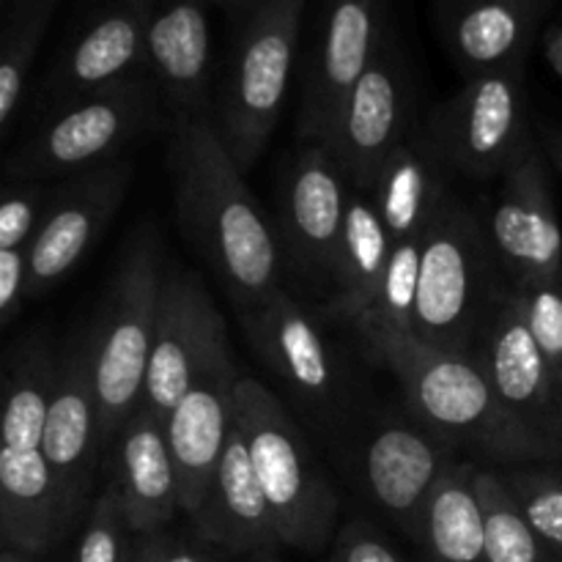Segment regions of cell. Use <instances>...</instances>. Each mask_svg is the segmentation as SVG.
<instances>
[{"instance_id": "52a82bcc", "label": "cell", "mask_w": 562, "mask_h": 562, "mask_svg": "<svg viewBox=\"0 0 562 562\" xmlns=\"http://www.w3.org/2000/svg\"><path fill=\"white\" fill-rule=\"evenodd\" d=\"M165 102L151 75L99 88L44 115L27 140L5 157V179L58 181L121 159L151 126Z\"/></svg>"}, {"instance_id": "8fae6325", "label": "cell", "mask_w": 562, "mask_h": 562, "mask_svg": "<svg viewBox=\"0 0 562 562\" xmlns=\"http://www.w3.org/2000/svg\"><path fill=\"white\" fill-rule=\"evenodd\" d=\"M225 357H231L228 333L206 285L187 269L165 267L143 409L165 423L179 401Z\"/></svg>"}, {"instance_id": "d6a6232c", "label": "cell", "mask_w": 562, "mask_h": 562, "mask_svg": "<svg viewBox=\"0 0 562 562\" xmlns=\"http://www.w3.org/2000/svg\"><path fill=\"white\" fill-rule=\"evenodd\" d=\"M503 481L538 541L562 562V472L549 464H521L503 472Z\"/></svg>"}, {"instance_id": "ffe728a7", "label": "cell", "mask_w": 562, "mask_h": 562, "mask_svg": "<svg viewBox=\"0 0 562 562\" xmlns=\"http://www.w3.org/2000/svg\"><path fill=\"white\" fill-rule=\"evenodd\" d=\"M351 181L322 143H305L291 159L280 190V228L302 272L333 274L351 201Z\"/></svg>"}, {"instance_id": "f1b7e54d", "label": "cell", "mask_w": 562, "mask_h": 562, "mask_svg": "<svg viewBox=\"0 0 562 562\" xmlns=\"http://www.w3.org/2000/svg\"><path fill=\"white\" fill-rule=\"evenodd\" d=\"M55 181L5 179L0 203V324L9 327L27 300L31 245L53 203Z\"/></svg>"}, {"instance_id": "277c9868", "label": "cell", "mask_w": 562, "mask_h": 562, "mask_svg": "<svg viewBox=\"0 0 562 562\" xmlns=\"http://www.w3.org/2000/svg\"><path fill=\"white\" fill-rule=\"evenodd\" d=\"M234 420L245 437L283 547L311 554L333 547L338 536V494L278 395L258 379L239 376Z\"/></svg>"}, {"instance_id": "2e32d148", "label": "cell", "mask_w": 562, "mask_h": 562, "mask_svg": "<svg viewBox=\"0 0 562 562\" xmlns=\"http://www.w3.org/2000/svg\"><path fill=\"white\" fill-rule=\"evenodd\" d=\"M135 165L130 157L64 179L31 245L27 300L49 294L102 239L124 203Z\"/></svg>"}, {"instance_id": "ee69618b", "label": "cell", "mask_w": 562, "mask_h": 562, "mask_svg": "<svg viewBox=\"0 0 562 562\" xmlns=\"http://www.w3.org/2000/svg\"><path fill=\"white\" fill-rule=\"evenodd\" d=\"M14 3V0H0V9H5V5H11Z\"/></svg>"}, {"instance_id": "8992f818", "label": "cell", "mask_w": 562, "mask_h": 562, "mask_svg": "<svg viewBox=\"0 0 562 562\" xmlns=\"http://www.w3.org/2000/svg\"><path fill=\"white\" fill-rule=\"evenodd\" d=\"M488 234L467 203L450 192L423 234L420 280L412 335L426 346L472 355L499 285Z\"/></svg>"}, {"instance_id": "30bf717a", "label": "cell", "mask_w": 562, "mask_h": 562, "mask_svg": "<svg viewBox=\"0 0 562 562\" xmlns=\"http://www.w3.org/2000/svg\"><path fill=\"white\" fill-rule=\"evenodd\" d=\"M415 77L393 22L371 66L346 97L327 146L355 190L368 192L384 159L415 132Z\"/></svg>"}, {"instance_id": "7402d4cb", "label": "cell", "mask_w": 562, "mask_h": 562, "mask_svg": "<svg viewBox=\"0 0 562 562\" xmlns=\"http://www.w3.org/2000/svg\"><path fill=\"white\" fill-rule=\"evenodd\" d=\"M239 376L234 357H225L179 401V406L165 420V434L179 477L181 514H198L212 488L234 428V393Z\"/></svg>"}, {"instance_id": "e0dca14e", "label": "cell", "mask_w": 562, "mask_h": 562, "mask_svg": "<svg viewBox=\"0 0 562 562\" xmlns=\"http://www.w3.org/2000/svg\"><path fill=\"white\" fill-rule=\"evenodd\" d=\"M146 71V25L140 3L99 0L36 86L33 102L38 119L99 88L115 86Z\"/></svg>"}, {"instance_id": "44dd1931", "label": "cell", "mask_w": 562, "mask_h": 562, "mask_svg": "<svg viewBox=\"0 0 562 562\" xmlns=\"http://www.w3.org/2000/svg\"><path fill=\"white\" fill-rule=\"evenodd\" d=\"M456 450L420 423H384L362 448V486L371 503L412 541Z\"/></svg>"}, {"instance_id": "7c38bea8", "label": "cell", "mask_w": 562, "mask_h": 562, "mask_svg": "<svg viewBox=\"0 0 562 562\" xmlns=\"http://www.w3.org/2000/svg\"><path fill=\"white\" fill-rule=\"evenodd\" d=\"M472 357L486 373L499 404L530 434L562 456V393L552 362L532 338L514 285L494 294Z\"/></svg>"}, {"instance_id": "ba28073f", "label": "cell", "mask_w": 562, "mask_h": 562, "mask_svg": "<svg viewBox=\"0 0 562 562\" xmlns=\"http://www.w3.org/2000/svg\"><path fill=\"white\" fill-rule=\"evenodd\" d=\"M302 16L305 0H274L239 22L214 93V124L241 173L258 162L283 113Z\"/></svg>"}, {"instance_id": "b9f144b4", "label": "cell", "mask_w": 562, "mask_h": 562, "mask_svg": "<svg viewBox=\"0 0 562 562\" xmlns=\"http://www.w3.org/2000/svg\"><path fill=\"white\" fill-rule=\"evenodd\" d=\"M0 562H38V560H36V554H27V552H22V549L3 547V552H0Z\"/></svg>"}, {"instance_id": "60d3db41", "label": "cell", "mask_w": 562, "mask_h": 562, "mask_svg": "<svg viewBox=\"0 0 562 562\" xmlns=\"http://www.w3.org/2000/svg\"><path fill=\"white\" fill-rule=\"evenodd\" d=\"M214 9H223L225 14L236 16V20H247L250 14H256V11H261L263 5L274 3V0H212Z\"/></svg>"}, {"instance_id": "cb8c5ba5", "label": "cell", "mask_w": 562, "mask_h": 562, "mask_svg": "<svg viewBox=\"0 0 562 562\" xmlns=\"http://www.w3.org/2000/svg\"><path fill=\"white\" fill-rule=\"evenodd\" d=\"M108 488L137 538L165 532L181 514L179 477L165 423L143 406L113 442V477Z\"/></svg>"}, {"instance_id": "603a6c76", "label": "cell", "mask_w": 562, "mask_h": 562, "mask_svg": "<svg viewBox=\"0 0 562 562\" xmlns=\"http://www.w3.org/2000/svg\"><path fill=\"white\" fill-rule=\"evenodd\" d=\"M549 0H434L445 49L470 80L525 69Z\"/></svg>"}, {"instance_id": "e575fe53", "label": "cell", "mask_w": 562, "mask_h": 562, "mask_svg": "<svg viewBox=\"0 0 562 562\" xmlns=\"http://www.w3.org/2000/svg\"><path fill=\"white\" fill-rule=\"evenodd\" d=\"M519 296L521 313L532 338L541 346L554 373L562 368V280H536V283H510Z\"/></svg>"}, {"instance_id": "1f68e13d", "label": "cell", "mask_w": 562, "mask_h": 562, "mask_svg": "<svg viewBox=\"0 0 562 562\" xmlns=\"http://www.w3.org/2000/svg\"><path fill=\"white\" fill-rule=\"evenodd\" d=\"M420 239L395 241L384 278L373 294L371 305L362 318L351 327L357 333L366 329H393V333H412L417 305V280H420Z\"/></svg>"}, {"instance_id": "3957f363", "label": "cell", "mask_w": 562, "mask_h": 562, "mask_svg": "<svg viewBox=\"0 0 562 562\" xmlns=\"http://www.w3.org/2000/svg\"><path fill=\"white\" fill-rule=\"evenodd\" d=\"M55 360L44 335H33L16 349L5 376L3 448H0V536L3 547L44 554L66 536L60 525L58 492L44 453V420Z\"/></svg>"}, {"instance_id": "d590c367", "label": "cell", "mask_w": 562, "mask_h": 562, "mask_svg": "<svg viewBox=\"0 0 562 562\" xmlns=\"http://www.w3.org/2000/svg\"><path fill=\"white\" fill-rule=\"evenodd\" d=\"M329 562H404V558L373 521L357 516L335 536Z\"/></svg>"}, {"instance_id": "f546056e", "label": "cell", "mask_w": 562, "mask_h": 562, "mask_svg": "<svg viewBox=\"0 0 562 562\" xmlns=\"http://www.w3.org/2000/svg\"><path fill=\"white\" fill-rule=\"evenodd\" d=\"M60 0H14L3 9L0 31V132L9 135L31 86L47 27Z\"/></svg>"}, {"instance_id": "4316f807", "label": "cell", "mask_w": 562, "mask_h": 562, "mask_svg": "<svg viewBox=\"0 0 562 562\" xmlns=\"http://www.w3.org/2000/svg\"><path fill=\"white\" fill-rule=\"evenodd\" d=\"M393 247V236L384 228L371 195L351 190L344 234L329 274L335 291L327 305V316L349 324L360 322L382 283Z\"/></svg>"}, {"instance_id": "74e56055", "label": "cell", "mask_w": 562, "mask_h": 562, "mask_svg": "<svg viewBox=\"0 0 562 562\" xmlns=\"http://www.w3.org/2000/svg\"><path fill=\"white\" fill-rule=\"evenodd\" d=\"M538 143H541L543 154H547L549 165L558 170V176L562 179V130L558 124H547L543 121L541 130H538Z\"/></svg>"}, {"instance_id": "f35d334b", "label": "cell", "mask_w": 562, "mask_h": 562, "mask_svg": "<svg viewBox=\"0 0 562 562\" xmlns=\"http://www.w3.org/2000/svg\"><path fill=\"white\" fill-rule=\"evenodd\" d=\"M168 538H170L168 530L137 538L135 558H132V562H162L165 549H168Z\"/></svg>"}, {"instance_id": "83f0119b", "label": "cell", "mask_w": 562, "mask_h": 562, "mask_svg": "<svg viewBox=\"0 0 562 562\" xmlns=\"http://www.w3.org/2000/svg\"><path fill=\"white\" fill-rule=\"evenodd\" d=\"M415 543L423 562H488L477 464L456 459L445 470L428 499Z\"/></svg>"}, {"instance_id": "7a4b0ae2", "label": "cell", "mask_w": 562, "mask_h": 562, "mask_svg": "<svg viewBox=\"0 0 562 562\" xmlns=\"http://www.w3.org/2000/svg\"><path fill=\"white\" fill-rule=\"evenodd\" d=\"M360 338L368 355L398 379L415 423L453 450H472L481 459L510 467L562 459L499 404L472 355L434 349L412 333L393 329H366Z\"/></svg>"}, {"instance_id": "5b68a950", "label": "cell", "mask_w": 562, "mask_h": 562, "mask_svg": "<svg viewBox=\"0 0 562 562\" xmlns=\"http://www.w3.org/2000/svg\"><path fill=\"white\" fill-rule=\"evenodd\" d=\"M162 280L165 263L159 239L151 228H143L126 247L97 324L91 327L93 387L104 453L113 448L130 417L140 409Z\"/></svg>"}, {"instance_id": "4fadbf2b", "label": "cell", "mask_w": 562, "mask_h": 562, "mask_svg": "<svg viewBox=\"0 0 562 562\" xmlns=\"http://www.w3.org/2000/svg\"><path fill=\"white\" fill-rule=\"evenodd\" d=\"M44 453L55 477L60 525L66 532L80 519L97 467L104 456L99 401L93 387L91 329L77 333L58 351L47 420H44Z\"/></svg>"}, {"instance_id": "484cf974", "label": "cell", "mask_w": 562, "mask_h": 562, "mask_svg": "<svg viewBox=\"0 0 562 562\" xmlns=\"http://www.w3.org/2000/svg\"><path fill=\"white\" fill-rule=\"evenodd\" d=\"M448 173L423 126L390 151L368 195L393 241L420 239L426 234L434 214L450 195Z\"/></svg>"}, {"instance_id": "d6986e66", "label": "cell", "mask_w": 562, "mask_h": 562, "mask_svg": "<svg viewBox=\"0 0 562 562\" xmlns=\"http://www.w3.org/2000/svg\"><path fill=\"white\" fill-rule=\"evenodd\" d=\"M148 71L173 119H214L212 0H137Z\"/></svg>"}, {"instance_id": "8d00e7d4", "label": "cell", "mask_w": 562, "mask_h": 562, "mask_svg": "<svg viewBox=\"0 0 562 562\" xmlns=\"http://www.w3.org/2000/svg\"><path fill=\"white\" fill-rule=\"evenodd\" d=\"M220 552L223 549L212 547V543L198 538L192 530L190 536H173L170 532L162 562H220Z\"/></svg>"}, {"instance_id": "4dcf8cb0", "label": "cell", "mask_w": 562, "mask_h": 562, "mask_svg": "<svg viewBox=\"0 0 562 562\" xmlns=\"http://www.w3.org/2000/svg\"><path fill=\"white\" fill-rule=\"evenodd\" d=\"M477 492L486 510L488 562H554L516 508L503 472L477 467Z\"/></svg>"}, {"instance_id": "ac0fdd59", "label": "cell", "mask_w": 562, "mask_h": 562, "mask_svg": "<svg viewBox=\"0 0 562 562\" xmlns=\"http://www.w3.org/2000/svg\"><path fill=\"white\" fill-rule=\"evenodd\" d=\"M236 313L256 355L300 404L318 412H333L338 406L344 398L338 355L283 285Z\"/></svg>"}, {"instance_id": "9a60e30c", "label": "cell", "mask_w": 562, "mask_h": 562, "mask_svg": "<svg viewBox=\"0 0 562 562\" xmlns=\"http://www.w3.org/2000/svg\"><path fill=\"white\" fill-rule=\"evenodd\" d=\"M547 162L541 143L530 137L505 168L494 201L488 241L510 283L562 280V231Z\"/></svg>"}, {"instance_id": "9c48e42d", "label": "cell", "mask_w": 562, "mask_h": 562, "mask_svg": "<svg viewBox=\"0 0 562 562\" xmlns=\"http://www.w3.org/2000/svg\"><path fill=\"white\" fill-rule=\"evenodd\" d=\"M426 137L445 168L467 179L503 176L530 140L525 69L470 77L431 110Z\"/></svg>"}, {"instance_id": "f6af8a7d", "label": "cell", "mask_w": 562, "mask_h": 562, "mask_svg": "<svg viewBox=\"0 0 562 562\" xmlns=\"http://www.w3.org/2000/svg\"><path fill=\"white\" fill-rule=\"evenodd\" d=\"M558 382H560V393H562V368H560V373H558Z\"/></svg>"}, {"instance_id": "d4e9b609", "label": "cell", "mask_w": 562, "mask_h": 562, "mask_svg": "<svg viewBox=\"0 0 562 562\" xmlns=\"http://www.w3.org/2000/svg\"><path fill=\"white\" fill-rule=\"evenodd\" d=\"M190 530L212 547L245 558L272 554L283 547L236 420L212 488L198 514L190 516Z\"/></svg>"}, {"instance_id": "7bdbcfd3", "label": "cell", "mask_w": 562, "mask_h": 562, "mask_svg": "<svg viewBox=\"0 0 562 562\" xmlns=\"http://www.w3.org/2000/svg\"><path fill=\"white\" fill-rule=\"evenodd\" d=\"M247 562H280V558L278 552H272V554H256V558H247Z\"/></svg>"}, {"instance_id": "ab89813d", "label": "cell", "mask_w": 562, "mask_h": 562, "mask_svg": "<svg viewBox=\"0 0 562 562\" xmlns=\"http://www.w3.org/2000/svg\"><path fill=\"white\" fill-rule=\"evenodd\" d=\"M543 58L562 77V20L554 22L549 31H543Z\"/></svg>"}, {"instance_id": "836d02e7", "label": "cell", "mask_w": 562, "mask_h": 562, "mask_svg": "<svg viewBox=\"0 0 562 562\" xmlns=\"http://www.w3.org/2000/svg\"><path fill=\"white\" fill-rule=\"evenodd\" d=\"M137 536H132L121 505L110 488H104L91 505L75 562H132Z\"/></svg>"}, {"instance_id": "5bb4252c", "label": "cell", "mask_w": 562, "mask_h": 562, "mask_svg": "<svg viewBox=\"0 0 562 562\" xmlns=\"http://www.w3.org/2000/svg\"><path fill=\"white\" fill-rule=\"evenodd\" d=\"M387 27V0H322L316 38L302 71L296 121L302 140H327L346 97L371 66Z\"/></svg>"}, {"instance_id": "6da1fadb", "label": "cell", "mask_w": 562, "mask_h": 562, "mask_svg": "<svg viewBox=\"0 0 562 562\" xmlns=\"http://www.w3.org/2000/svg\"><path fill=\"white\" fill-rule=\"evenodd\" d=\"M170 162L181 231L236 311L272 294L280 285L278 241L212 115L176 119Z\"/></svg>"}]
</instances>
